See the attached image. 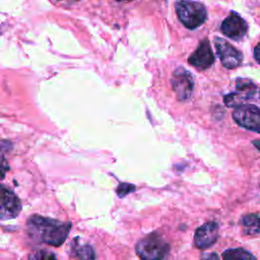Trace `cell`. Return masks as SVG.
Returning <instances> with one entry per match:
<instances>
[{"label": "cell", "instance_id": "obj_9", "mask_svg": "<svg viewBox=\"0 0 260 260\" xmlns=\"http://www.w3.org/2000/svg\"><path fill=\"white\" fill-rule=\"evenodd\" d=\"M220 29L224 36L233 40H240L246 35L248 24L240 14L232 11L221 22Z\"/></svg>", "mask_w": 260, "mask_h": 260}, {"label": "cell", "instance_id": "obj_5", "mask_svg": "<svg viewBox=\"0 0 260 260\" xmlns=\"http://www.w3.org/2000/svg\"><path fill=\"white\" fill-rule=\"evenodd\" d=\"M233 118L241 127L260 133V108L245 104L236 108Z\"/></svg>", "mask_w": 260, "mask_h": 260}, {"label": "cell", "instance_id": "obj_16", "mask_svg": "<svg viewBox=\"0 0 260 260\" xmlns=\"http://www.w3.org/2000/svg\"><path fill=\"white\" fill-rule=\"evenodd\" d=\"M135 190V186L128 183H122L117 188V194L119 197H124L127 194L133 192Z\"/></svg>", "mask_w": 260, "mask_h": 260}, {"label": "cell", "instance_id": "obj_18", "mask_svg": "<svg viewBox=\"0 0 260 260\" xmlns=\"http://www.w3.org/2000/svg\"><path fill=\"white\" fill-rule=\"evenodd\" d=\"M201 260H219V257L216 253H203L201 255Z\"/></svg>", "mask_w": 260, "mask_h": 260}, {"label": "cell", "instance_id": "obj_4", "mask_svg": "<svg viewBox=\"0 0 260 260\" xmlns=\"http://www.w3.org/2000/svg\"><path fill=\"white\" fill-rule=\"evenodd\" d=\"M256 84L248 78H237L235 90L223 96V102L228 107H240L247 101L252 100L256 94Z\"/></svg>", "mask_w": 260, "mask_h": 260}, {"label": "cell", "instance_id": "obj_15", "mask_svg": "<svg viewBox=\"0 0 260 260\" xmlns=\"http://www.w3.org/2000/svg\"><path fill=\"white\" fill-rule=\"evenodd\" d=\"M28 260H57L55 254L48 250H39L29 255Z\"/></svg>", "mask_w": 260, "mask_h": 260}, {"label": "cell", "instance_id": "obj_6", "mask_svg": "<svg viewBox=\"0 0 260 260\" xmlns=\"http://www.w3.org/2000/svg\"><path fill=\"white\" fill-rule=\"evenodd\" d=\"M21 211V202L8 187L0 184V220L12 219Z\"/></svg>", "mask_w": 260, "mask_h": 260}, {"label": "cell", "instance_id": "obj_12", "mask_svg": "<svg viewBox=\"0 0 260 260\" xmlns=\"http://www.w3.org/2000/svg\"><path fill=\"white\" fill-rule=\"evenodd\" d=\"M241 224L243 231L248 236L260 234V213H249L242 217Z\"/></svg>", "mask_w": 260, "mask_h": 260}, {"label": "cell", "instance_id": "obj_2", "mask_svg": "<svg viewBox=\"0 0 260 260\" xmlns=\"http://www.w3.org/2000/svg\"><path fill=\"white\" fill-rule=\"evenodd\" d=\"M135 251L141 260H162L170 251V245L161 236L152 233L136 244Z\"/></svg>", "mask_w": 260, "mask_h": 260}, {"label": "cell", "instance_id": "obj_7", "mask_svg": "<svg viewBox=\"0 0 260 260\" xmlns=\"http://www.w3.org/2000/svg\"><path fill=\"white\" fill-rule=\"evenodd\" d=\"M216 54L223 67L234 69L239 67L243 62V54L232 46L228 41L221 38L214 39Z\"/></svg>", "mask_w": 260, "mask_h": 260}, {"label": "cell", "instance_id": "obj_11", "mask_svg": "<svg viewBox=\"0 0 260 260\" xmlns=\"http://www.w3.org/2000/svg\"><path fill=\"white\" fill-rule=\"evenodd\" d=\"M218 224L215 221H209L199 226L194 235V245L198 249L211 247L218 238Z\"/></svg>", "mask_w": 260, "mask_h": 260}, {"label": "cell", "instance_id": "obj_13", "mask_svg": "<svg viewBox=\"0 0 260 260\" xmlns=\"http://www.w3.org/2000/svg\"><path fill=\"white\" fill-rule=\"evenodd\" d=\"M221 256L223 260H257L250 251L243 248L228 249L222 252Z\"/></svg>", "mask_w": 260, "mask_h": 260}, {"label": "cell", "instance_id": "obj_19", "mask_svg": "<svg viewBox=\"0 0 260 260\" xmlns=\"http://www.w3.org/2000/svg\"><path fill=\"white\" fill-rule=\"evenodd\" d=\"M254 57L255 60L260 64V43L254 49Z\"/></svg>", "mask_w": 260, "mask_h": 260}, {"label": "cell", "instance_id": "obj_1", "mask_svg": "<svg viewBox=\"0 0 260 260\" xmlns=\"http://www.w3.org/2000/svg\"><path fill=\"white\" fill-rule=\"evenodd\" d=\"M70 230V222H63L38 214L31 215L27 219V232L29 236L34 240L54 247H59L65 242Z\"/></svg>", "mask_w": 260, "mask_h": 260}, {"label": "cell", "instance_id": "obj_8", "mask_svg": "<svg viewBox=\"0 0 260 260\" xmlns=\"http://www.w3.org/2000/svg\"><path fill=\"white\" fill-rule=\"evenodd\" d=\"M172 86L176 93V96L179 101H187L192 91L194 86L193 76L184 67H178L172 75Z\"/></svg>", "mask_w": 260, "mask_h": 260}, {"label": "cell", "instance_id": "obj_20", "mask_svg": "<svg viewBox=\"0 0 260 260\" xmlns=\"http://www.w3.org/2000/svg\"><path fill=\"white\" fill-rule=\"evenodd\" d=\"M253 144L255 145V147L260 151V140H254Z\"/></svg>", "mask_w": 260, "mask_h": 260}, {"label": "cell", "instance_id": "obj_3", "mask_svg": "<svg viewBox=\"0 0 260 260\" xmlns=\"http://www.w3.org/2000/svg\"><path fill=\"white\" fill-rule=\"evenodd\" d=\"M175 6L178 18L189 29L197 28L206 20L207 12L200 2L178 1Z\"/></svg>", "mask_w": 260, "mask_h": 260}, {"label": "cell", "instance_id": "obj_17", "mask_svg": "<svg viewBox=\"0 0 260 260\" xmlns=\"http://www.w3.org/2000/svg\"><path fill=\"white\" fill-rule=\"evenodd\" d=\"M9 171V165L4 156L0 155V179H4L6 173Z\"/></svg>", "mask_w": 260, "mask_h": 260}, {"label": "cell", "instance_id": "obj_10", "mask_svg": "<svg viewBox=\"0 0 260 260\" xmlns=\"http://www.w3.org/2000/svg\"><path fill=\"white\" fill-rule=\"evenodd\" d=\"M188 62L199 69H207L214 62V56L207 39H204L200 42L197 49L190 55L188 58Z\"/></svg>", "mask_w": 260, "mask_h": 260}, {"label": "cell", "instance_id": "obj_14", "mask_svg": "<svg viewBox=\"0 0 260 260\" xmlns=\"http://www.w3.org/2000/svg\"><path fill=\"white\" fill-rule=\"evenodd\" d=\"M74 255L77 260H95V253L90 245L74 247Z\"/></svg>", "mask_w": 260, "mask_h": 260}]
</instances>
